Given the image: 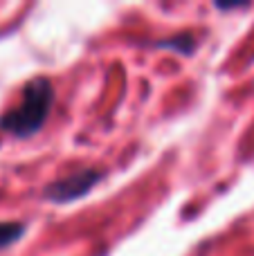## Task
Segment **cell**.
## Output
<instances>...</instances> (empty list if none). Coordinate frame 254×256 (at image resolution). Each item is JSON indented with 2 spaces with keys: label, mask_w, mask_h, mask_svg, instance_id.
<instances>
[{
  "label": "cell",
  "mask_w": 254,
  "mask_h": 256,
  "mask_svg": "<svg viewBox=\"0 0 254 256\" xmlns=\"http://www.w3.org/2000/svg\"><path fill=\"white\" fill-rule=\"evenodd\" d=\"M54 102V86L48 76H36L25 84L20 102L0 117V130L14 137H30L43 128Z\"/></svg>",
  "instance_id": "1"
},
{
  "label": "cell",
  "mask_w": 254,
  "mask_h": 256,
  "mask_svg": "<svg viewBox=\"0 0 254 256\" xmlns=\"http://www.w3.org/2000/svg\"><path fill=\"white\" fill-rule=\"evenodd\" d=\"M104 171L99 168H81V171L70 173L63 180H56L45 189V200L50 202H72V200L86 196L99 180H102Z\"/></svg>",
  "instance_id": "2"
},
{
  "label": "cell",
  "mask_w": 254,
  "mask_h": 256,
  "mask_svg": "<svg viewBox=\"0 0 254 256\" xmlns=\"http://www.w3.org/2000/svg\"><path fill=\"white\" fill-rule=\"evenodd\" d=\"M25 232V225L20 222H0V250L14 245Z\"/></svg>",
  "instance_id": "3"
},
{
  "label": "cell",
  "mask_w": 254,
  "mask_h": 256,
  "mask_svg": "<svg viewBox=\"0 0 254 256\" xmlns=\"http://www.w3.org/2000/svg\"><path fill=\"white\" fill-rule=\"evenodd\" d=\"M158 45H162V48H174V50H178L180 54H189L196 48V38L189 34H182V36H176L174 40H162V43H158Z\"/></svg>",
  "instance_id": "4"
}]
</instances>
